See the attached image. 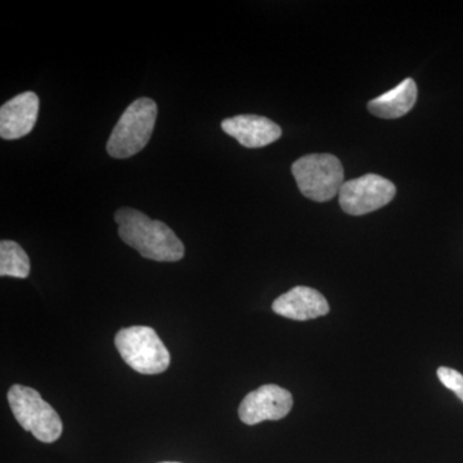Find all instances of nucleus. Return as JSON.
Returning <instances> with one entry per match:
<instances>
[{"label":"nucleus","instance_id":"f257e3e1","mask_svg":"<svg viewBox=\"0 0 463 463\" xmlns=\"http://www.w3.org/2000/svg\"><path fill=\"white\" fill-rule=\"evenodd\" d=\"M118 236L143 258L174 263L184 257V245L173 230L160 221H154L132 207H121L115 213Z\"/></svg>","mask_w":463,"mask_h":463},{"label":"nucleus","instance_id":"f03ea898","mask_svg":"<svg viewBox=\"0 0 463 463\" xmlns=\"http://www.w3.org/2000/svg\"><path fill=\"white\" fill-rule=\"evenodd\" d=\"M157 118L154 99H138L128 106L118 118L108 142L109 156L123 160L132 157L147 146Z\"/></svg>","mask_w":463,"mask_h":463},{"label":"nucleus","instance_id":"7ed1b4c3","mask_svg":"<svg viewBox=\"0 0 463 463\" xmlns=\"http://www.w3.org/2000/svg\"><path fill=\"white\" fill-rule=\"evenodd\" d=\"M292 175L307 199L327 203L340 194L345 183L339 158L330 154H312L292 164Z\"/></svg>","mask_w":463,"mask_h":463},{"label":"nucleus","instance_id":"20e7f679","mask_svg":"<svg viewBox=\"0 0 463 463\" xmlns=\"http://www.w3.org/2000/svg\"><path fill=\"white\" fill-rule=\"evenodd\" d=\"M115 345L125 364L142 374L163 373L170 364V353L156 331L133 326L118 331Z\"/></svg>","mask_w":463,"mask_h":463},{"label":"nucleus","instance_id":"39448f33","mask_svg":"<svg viewBox=\"0 0 463 463\" xmlns=\"http://www.w3.org/2000/svg\"><path fill=\"white\" fill-rule=\"evenodd\" d=\"M8 403L17 422L43 443H53L62 435L60 416L36 390L14 385L8 392Z\"/></svg>","mask_w":463,"mask_h":463},{"label":"nucleus","instance_id":"423d86ee","mask_svg":"<svg viewBox=\"0 0 463 463\" xmlns=\"http://www.w3.org/2000/svg\"><path fill=\"white\" fill-rule=\"evenodd\" d=\"M394 183L377 174H365L361 178L344 183L339 194L341 209L349 215H364L388 205L394 199Z\"/></svg>","mask_w":463,"mask_h":463},{"label":"nucleus","instance_id":"0eeeda50","mask_svg":"<svg viewBox=\"0 0 463 463\" xmlns=\"http://www.w3.org/2000/svg\"><path fill=\"white\" fill-rule=\"evenodd\" d=\"M294 405L288 390L279 385H263L243 398L240 404L241 421L246 425H258L263 421L285 419Z\"/></svg>","mask_w":463,"mask_h":463},{"label":"nucleus","instance_id":"6e6552de","mask_svg":"<svg viewBox=\"0 0 463 463\" xmlns=\"http://www.w3.org/2000/svg\"><path fill=\"white\" fill-rule=\"evenodd\" d=\"M39 97L25 91L9 99L0 109V137L14 141L27 136L38 120Z\"/></svg>","mask_w":463,"mask_h":463},{"label":"nucleus","instance_id":"1a4fd4ad","mask_svg":"<svg viewBox=\"0 0 463 463\" xmlns=\"http://www.w3.org/2000/svg\"><path fill=\"white\" fill-rule=\"evenodd\" d=\"M222 129L246 148H261L279 141L282 129L270 118L258 115H239L225 118Z\"/></svg>","mask_w":463,"mask_h":463},{"label":"nucleus","instance_id":"9d476101","mask_svg":"<svg viewBox=\"0 0 463 463\" xmlns=\"http://www.w3.org/2000/svg\"><path fill=\"white\" fill-rule=\"evenodd\" d=\"M277 315L294 321H309L328 315L330 306L321 292L307 286H297L274 300Z\"/></svg>","mask_w":463,"mask_h":463},{"label":"nucleus","instance_id":"9b49d317","mask_svg":"<svg viewBox=\"0 0 463 463\" xmlns=\"http://www.w3.org/2000/svg\"><path fill=\"white\" fill-rule=\"evenodd\" d=\"M417 84L413 79L408 78L397 85L394 90L386 91L368 102L371 114L381 118H399L407 115L417 100Z\"/></svg>","mask_w":463,"mask_h":463},{"label":"nucleus","instance_id":"f8f14e48","mask_svg":"<svg viewBox=\"0 0 463 463\" xmlns=\"http://www.w3.org/2000/svg\"><path fill=\"white\" fill-rule=\"evenodd\" d=\"M30 273V259L25 250L14 241L0 242V276L27 279Z\"/></svg>","mask_w":463,"mask_h":463},{"label":"nucleus","instance_id":"ddd939ff","mask_svg":"<svg viewBox=\"0 0 463 463\" xmlns=\"http://www.w3.org/2000/svg\"><path fill=\"white\" fill-rule=\"evenodd\" d=\"M439 381L449 389L450 392H455L457 397L463 402V376L458 371L453 368L439 367L438 371Z\"/></svg>","mask_w":463,"mask_h":463},{"label":"nucleus","instance_id":"4468645a","mask_svg":"<svg viewBox=\"0 0 463 463\" xmlns=\"http://www.w3.org/2000/svg\"><path fill=\"white\" fill-rule=\"evenodd\" d=\"M161 463H179V462H161Z\"/></svg>","mask_w":463,"mask_h":463}]
</instances>
